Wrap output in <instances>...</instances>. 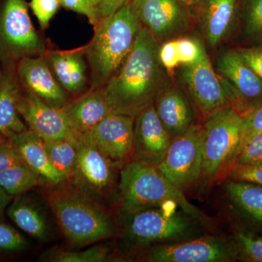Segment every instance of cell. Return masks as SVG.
I'll return each mask as SVG.
<instances>
[{"mask_svg": "<svg viewBox=\"0 0 262 262\" xmlns=\"http://www.w3.org/2000/svg\"><path fill=\"white\" fill-rule=\"evenodd\" d=\"M159 48L158 41L141 26L132 51L101 89L112 113L135 118L165 89L167 77Z\"/></svg>", "mask_w": 262, "mask_h": 262, "instance_id": "6da1fadb", "label": "cell"}, {"mask_svg": "<svg viewBox=\"0 0 262 262\" xmlns=\"http://www.w3.org/2000/svg\"><path fill=\"white\" fill-rule=\"evenodd\" d=\"M67 244L80 248L118 234L112 208L71 180L40 187Z\"/></svg>", "mask_w": 262, "mask_h": 262, "instance_id": "7a4b0ae2", "label": "cell"}, {"mask_svg": "<svg viewBox=\"0 0 262 262\" xmlns=\"http://www.w3.org/2000/svg\"><path fill=\"white\" fill-rule=\"evenodd\" d=\"M176 203L118 211V234L131 253L196 237L204 226Z\"/></svg>", "mask_w": 262, "mask_h": 262, "instance_id": "3957f363", "label": "cell"}, {"mask_svg": "<svg viewBox=\"0 0 262 262\" xmlns=\"http://www.w3.org/2000/svg\"><path fill=\"white\" fill-rule=\"evenodd\" d=\"M141 27L130 1L95 27L92 40L83 48L91 71L90 90L102 89L116 73L132 51Z\"/></svg>", "mask_w": 262, "mask_h": 262, "instance_id": "277c9868", "label": "cell"}, {"mask_svg": "<svg viewBox=\"0 0 262 262\" xmlns=\"http://www.w3.org/2000/svg\"><path fill=\"white\" fill-rule=\"evenodd\" d=\"M174 203L182 211L211 228V220L192 204L184 192L155 165L131 159L122 167L119 182L118 211Z\"/></svg>", "mask_w": 262, "mask_h": 262, "instance_id": "5b68a950", "label": "cell"}, {"mask_svg": "<svg viewBox=\"0 0 262 262\" xmlns=\"http://www.w3.org/2000/svg\"><path fill=\"white\" fill-rule=\"evenodd\" d=\"M244 115L232 106L215 110L203 125V170L199 184L210 187L227 177L242 140Z\"/></svg>", "mask_w": 262, "mask_h": 262, "instance_id": "8992f818", "label": "cell"}, {"mask_svg": "<svg viewBox=\"0 0 262 262\" xmlns=\"http://www.w3.org/2000/svg\"><path fill=\"white\" fill-rule=\"evenodd\" d=\"M75 134L77 160L70 180L110 208L117 206L122 167L108 159L87 134Z\"/></svg>", "mask_w": 262, "mask_h": 262, "instance_id": "52a82bcc", "label": "cell"}, {"mask_svg": "<svg viewBox=\"0 0 262 262\" xmlns=\"http://www.w3.org/2000/svg\"><path fill=\"white\" fill-rule=\"evenodd\" d=\"M136 259L149 262H231L239 261L232 237L206 235L158 245L135 253Z\"/></svg>", "mask_w": 262, "mask_h": 262, "instance_id": "ba28073f", "label": "cell"}, {"mask_svg": "<svg viewBox=\"0 0 262 262\" xmlns=\"http://www.w3.org/2000/svg\"><path fill=\"white\" fill-rule=\"evenodd\" d=\"M203 125H194L171 141L157 168L183 192L199 184L203 170Z\"/></svg>", "mask_w": 262, "mask_h": 262, "instance_id": "9c48e42d", "label": "cell"}, {"mask_svg": "<svg viewBox=\"0 0 262 262\" xmlns=\"http://www.w3.org/2000/svg\"><path fill=\"white\" fill-rule=\"evenodd\" d=\"M182 76L194 102L208 115L221 108L232 106V91L222 84L206 50L199 60L184 65Z\"/></svg>", "mask_w": 262, "mask_h": 262, "instance_id": "30bf717a", "label": "cell"}, {"mask_svg": "<svg viewBox=\"0 0 262 262\" xmlns=\"http://www.w3.org/2000/svg\"><path fill=\"white\" fill-rule=\"evenodd\" d=\"M141 25L157 41H164L187 30L188 18L182 0H131Z\"/></svg>", "mask_w": 262, "mask_h": 262, "instance_id": "8fae6325", "label": "cell"}, {"mask_svg": "<svg viewBox=\"0 0 262 262\" xmlns=\"http://www.w3.org/2000/svg\"><path fill=\"white\" fill-rule=\"evenodd\" d=\"M17 110L29 130L44 141L56 140L75 134L63 108L48 104L29 91H19Z\"/></svg>", "mask_w": 262, "mask_h": 262, "instance_id": "7c38bea8", "label": "cell"}, {"mask_svg": "<svg viewBox=\"0 0 262 262\" xmlns=\"http://www.w3.org/2000/svg\"><path fill=\"white\" fill-rule=\"evenodd\" d=\"M217 67L232 84V107L244 115L262 103V80L237 51L222 53Z\"/></svg>", "mask_w": 262, "mask_h": 262, "instance_id": "4fadbf2b", "label": "cell"}, {"mask_svg": "<svg viewBox=\"0 0 262 262\" xmlns=\"http://www.w3.org/2000/svg\"><path fill=\"white\" fill-rule=\"evenodd\" d=\"M134 120L111 113L87 134L108 159L122 167L132 159Z\"/></svg>", "mask_w": 262, "mask_h": 262, "instance_id": "5bb4252c", "label": "cell"}, {"mask_svg": "<svg viewBox=\"0 0 262 262\" xmlns=\"http://www.w3.org/2000/svg\"><path fill=\"white\" fill-rule=\"evenodd\" d=\"M172 140L152 103L134 120L132 159L157 166L166 155Z\"/></svg>", "mask_w": 262, "mask_h": 262, "instance_id": "9a60e30c", "label": "cell"}, {"mask_svg": "<svg viewBox=\"0 0 262 262\" xmlns=\"http://www.w3.org/2000/svg\"><path fill=\"white\" fill-rule=\"evenodd\" d=\"M1 32L5 42L19 53L32 56L44 51L25 0H6L2 15Z\"/></svg>", "mask_w": 262, "mask_h": 262, "instance_id": "2e32d148", "label": "cell"}, {"mask_svg": "<svg viewBox=\"0 0 262 262\" xmlns=\"http://www.w3.org/2000/svg\"><path fill=\"white\" fill-rule=\"evenodd\" d=\"M17 73L27 91L48 104L62 108L70 102L67 93L52 72L46 58L24 57L18 63Z\"/></svg>", "mask_w": 262, "mask_h": 262, "instance_id": "e0dca14e", "label": "cell"}, {"mask_svg": "<svg viewBox=\"0 0 262 262\" xmlns=\"http://www.w3.org/2000/svg\"><path fill=\"white\" fill-rule=\"evenodd\" d=\"M34 195L27 192L13 196L7 208V214L25 233L46 243L51 241L53 235L51 220L46 208L48 203L46 200L42 202Z\"/></svg>", "mask_w": 262, "mask_h": 262, "instance_id": "ac0fdd59", "label": "cell"}, {"mask_svg": "<svg viewBox=\"0 0 262 262\" xmlns=\"http://www.w3.org/2000/svg\"><path fill=\"white\" fill-rule=\"evenodd\" d=\"M8 139L18 150L24 163L40 177L42 187L56 185L66 180L52 165L44 140L35 133L27 128L13 134Z\"/></svg>", "mask_w": 262, "mask_h": 262, "instance_id": "d6986e66", "label": "cell"}, {"mask_svg": "<svg viewBox=\"0 0 262 262\" xmlns=\"http://www.w3.org/2000/svg\"><path fill=\"white\" fill-rule=\"evenodd\" d=\"M154 106L172 139L182 135L193 125L190 103L178 89H164L157 96Z\"/></svg>", "mask_w": 262, "mask_h": 262, "instance_id": "ffe728a7", "label": "cell"}, {"mask_svg": "<svg viewBox=\"0 0 262 262\" xmlns=\"http://www.w3.org/2000/svg\"><path fill=\"white\" fill-rule=\"evenodd\" d=\"M74 132L88 134L112 113L101 90H89L63 108Z\"/></svg>", "mask_w": 262, "mask_h": 262, "instance_id": "44dd1931", "label": "cell"}, {"mask_svg": "<svg viewBox=\"0 0 262 262\" xmlns=\"http://www.w3.org/2000/svg\"><path fill=\"white\" fill-rule=\"evenodd\" d=\"M82 51H50L46 58L66 92L79 94L87 84L88 67Z\"/></svg>", "mask_w": 262, "mask_h": 262, "instance_id": "7402d4cb", "label": "cell"}, {"mask_svg": "<svg viewBox=\"0 0 262 262\" xmlns=\"http://www.w3.org/2000/svg\"><path fill=\"white\" fill-rule=\"evenodd\" d=\"M225 190L236 211L251 227L262 232L261 186L229 179Z\"/></svg>", "mask_w": 262, "mask_h": 262, "instance_id": "603a6c76", "label": "cell"}, {"mask_svg": "<svg viewBox=\"0 0 262 262\" xmlns=\"http://www.w3.org/2000/svg\"><path fill=\"white\" fill-rule=\"evenodd\" d=\"M205 30L208 42L215 46L230 30L236 15L239 0H201Z\"/></svg>", "mask_w": 262, "mask_h": 262, "instance_id": "cb8c5ba5", "label": "cell"}, {"mask_svg": "<svg viewBox=\"0 0 262 262\" xmlns=\"http://www.w3.org/2000/svg\"><path fill=\"white\" fill-rule=\"evenodd\" d=\"M18 93L11 77L3 79L0 88V141L28 128L17 110Z\"/></svg>", "mask_w": 262, "mask_h": 262, "instance_id": "d4e9b609", "label": "cell"}, {"mask_svg": "<svg viewBox=\"0 0 262 262\" xmlns=\"http://www.w3.org/2000/svg\"><path fill=\"white\" fill-rule=\"evenodd\" d=\"M50 161L66 180L73 177L77 155V138L73 135L45 141Z\"/></svg>", "mask_w": 262, "mask_h": 262, "instance_id": "484cf974", "label": "cell"}, {"mask_svg": "<svg viewBox=\"0 0 262 262\" xmlns=\"http://www.w3.org/2000/svg\"><path fill=\"white\" fill-rule=\"evenodd\" d=\"M42 186L39 175L24 163L0 173V187L13 196L29 192L34 188Z\"/></svg>", "mask_w": 262, "mask_h": 262, "instance_id": "4316f807", "label": "cell"}, {"mask_svg": "<svg viewBox=\"0 0 262 262\" xmlns=\"http://www.w3.org/2000/svg\"><path fill=\"white\" fill-rule=\"evenodd\" d=\"M113 248L108 245H97L82 250L55 248L43 253L41 259L52 262H103L113 259Z\"/></svg>", "mask_w": 262, "mask_h": 262, "instance_id": "83f0119b", "label": "cell"}, {"mask_svg": "<svg viewBox=\"0 0 262 262\" xmlns=\"http://www.w3.org/2000/svg\"><path fill=\"white\" fill-rule=\"evenodd\" d=\"M232 238L237 248L239 261L262 262V236L238 227L234 230Z\"/></svg>", "mask_w": 262, "mask_h": 262, "instance_id": "f1b7e54d", "label": "cell"}, {"mask_svg": "<svg viewBox=\"0 0 262 262\" xmlns=\"http://www.w3.org/2000/svg\"><path fill=\"white\" fill-rule=\"evenodd\" d=\"M29 248L28 241L23 234L0 220V256L23 253Z\"/></svg>", "mask_w": 262, "mask_h": 262, "instance_id": "f546056e", "label": "cell"}, {"mask_svg": "<svg viewBox=\"0 0 262 262\" xmlns=\"http://www.w3.org/2000/svg\"><path fill=\"white\" fill-rule=\"evenodd\" d=\"M258 165H262V130L241 144L233 167Z\"/></svg>", "mask_w": 262, "mask_h": 262, "instance_id": "4dcf8cb0", "label": "cell"}, {"mask_svg": "<svg viewBox=\"0 0 262 262\" xmlns=\"http://www.w3.org/2000/svg\"><path fill=\"white\" fill-rule=\"evenodd\" d=\"M244 31L249 37L262 34V0H247L244 8Z\"/></svg>", "mask_w": 262, "mask_h": 262, "instance_id": "1f68e13d", "label": "cell"}, {"mask_svg": "<svg viewBox=\"0 0 262 262\" xmlns=\"http://www.w3.org/2000/svg\"><path fill=\"white\" fill-rule=\"evenodd\" d=\"M176 51L179 64L189 65L199 60L204 52V48L195 39L189 38L174 39Z\"/></svg>", "mask_w": 262, "mask_h": 262, "instance_id": "d6a6232c", "label": "cell"}, {"mask_svg": "<svg viewBox=\"0 0 262 262\" xmlns=\"http://www.w3.org/2000/svg\"><path fill=\"white\" fill-rule=\"evenodd\" d=\"M29 6L41 28L46 29L51 19L59 10L61 3L60 0H31Z\"/></svg>", "mask_w": 262, "mask_h": 262, "instance_id": "836d02e7", "label": "cell"}, {"mask_svg": "<svg viewBox=\"0 0 262 262\" xmlns=\"http://www.w3.org/2000/svg\"><path fill=\"white\" fill-rule=\"evenodd\" d=\"M61 6L87 17L90 24L96 27L102 19L97 8L90 3L89 0H60Z\"/></svg>", "mask_w": 262, "mask_h": 262, "instance_id": "e575fe53", "label": "cell"}, {"mask_svg": "<svg viewBox=\"0 0 262 262\" xmlns=\"http://www.w3.org/2000/svg\"><path fill=\"white\" fill-rule=\"evenodd\" d=\"M227 177L230 180L252 183L262 187V165L233 167Z\"/></svg>", "mask_w": 262, "mask_h": 262, "instance_id": "d590c367", "label": "cell"}, {"mask_svg": "<svg viewBox=\"0 0 262 262\" xmlns=\"http://www.w3.org/2000/svg\"><path fill=\"white\" fill-rule=\"evenodd\" d=\"M262 130V103L244 115L241 144L253 134ZM241 147V146H239Z\"/></svg>", "mask_w": 262, "mask_h": 262, "instance_id": "8d00e7d4", "label": "cell"}, {"mask_svg": "<svg viewBox=\"0 0 262 262\" xmlns=\"http://www.w3.org/2000/svg\"><path fill=\"white\" fill-rule=\"evenodd\" d=\"M24 163L18 150L8 139L0 141V173Z\"/></svg>", "mask_w": 262, "mask_h": 262, "instance_id": "74e56055", "label": "cell"}, {"mask_svg": "<svg viewBox=\"0 0 262 262\" xmlns=\"http://www.w3.org/2000/svg\"><path fill=\"white\" fill-rule=\"evenodd\" d=\"M237 53L243 60L262 80V46L258 47L241 48Z\"/></svg>", "mask_w": 262, "mask_h": 262, "instance_id": "f35d334b", "label": "cell"}, {"mask_svg": "<svg viewBox=\"0 0 262 262\" xmlns=\"http://www.w3.org/2000/svg\"><path fill=\"white\" fill-rule=\"evenodd\" d=\"M159 58L164 68L168 71H172L179 65L174 40L164 43L159 48Z\"/></svg>", "mask_w": 262, "mask_h": 262, "instance_id": "ab89813d", "label": "cell"}, {"mask_svg": "<svg viewBox=\"0 0 262 262\" xmlns=\"http://www.w3.org/2000/svg\"><path fill=\"white\" fill-rule=\"evenodd\" d=\"M130 0H99L97 9L101 19L106 18L116 13Z\"/></svg>", "mask_w": 262, "mask_h": 262, "instance_id": "60d3db41", "label": "cell"}, {"mask_svg": "<svg viewBox=\"0 0 262 262\" xmlns=\"http://www.w3.org/2000/svg\"><path fill=\"white\" fill-rule=\"evenodd\" d=\"M13 198V196L8 194L0 187V220L3 218L5 212L6 211L7 208H8Z\"/></svg>", "mask_w": 262, "mask_h": 262, "instance_id": "b9f144b4", "label": "cell"}, {"mask_svg": "<svg viewBox=\"0 0 262 262\" xmlns=\"http://www.w3.org/2000/svg\"><path fill=\"white\" fill-rule=\"evenodd\" d=\"M185 5H194L199 3L201 0H182Z\"/></svg>", "mask_w": 262, "mask_h": 262, "instance_id": "7bdbcfd3", "label": "cell"}, {"mask_svg": "<svg viewBox=\"0 0 262 262\" xmlns=\"http://www.w3.org/2000/svg\"><path fill=\"white\" fill-rule=\"evenodd\" d=\"M89 1L90 2V3L93 5V6L97 8L98 3H99V0H89Z\"/></svg>", "mask_w": 262, "mask_h": 262, "instance_id": "ee69618b", "label": "cell"}, {"mask_svg": "<svg viewBox=\"0 0 262 262\" xmlns=\"http://www.w3.org/2000/svg\"><path fill=\"white\" fill-rule=\"evenodd\" d=\"M2 77H1V74H0V88H1V84H2Z\"/></svg>", "mask_w": 262, "mask_h": 262, "instance_id": "f6af8a7d", "label": "cell"}]
</instances>
